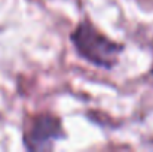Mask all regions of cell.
I'll use <instances>...</instances> for the list:
<instances>
[{
	"mask_svg": "<svg viewBox=\"0 0 153 152\" xmlns=\"http://www.w3.org/2000/svg\"><path fill=\"white\" fill-rule=\"evenodd\" d=\"M70 39L76 52L83 60L107 70L113 69L117 64L119 55L123 51V45L107 37L89 21H82L80 24H77Z\"/></svg>",
	"mask_w": 153,
	"mask_h": 152,
	"instance_id": "obj_1",
	"label": "cell"
},
{
	"mask_svg": "<svg viewBox=\"0 0 153 152\" xmlns=\"http://www.w3.org/2000/svg\"><path fill=\"white\" fill-rule=\"evenodd\" d=\"M64 137L61 119L51 113H42L31 118L24 131V145L30 151H49L56 140Z\"/></svg>",
	"mask_w": 153,
	"mask_h": 152,
	"instance_id": "obj_2",
	"label": "cell"
}]
</instances>
